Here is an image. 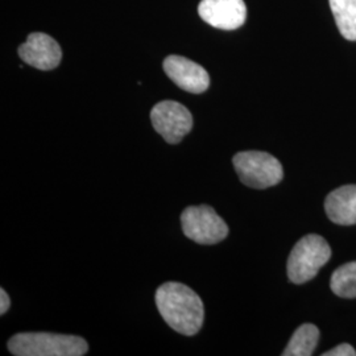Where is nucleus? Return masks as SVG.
<instances>
[{"instance_id": "nucleus-1", "label": "nucleus", "mask_w": 356, "mask_h": 356, "mask_svg": "<svg viewBox=\"0 0 356 356\" xmlns=\"http://www.w3.org/2000/svg\"><path fill=\"white\" fill-rule=\"evenodd\" d=\"M154 300L161 317L173 330L193 337L202 329L204 302L189 286L179 282H165L157 289Z\"/></svg>"}, {"instance_id": "nucleus-2", "label": "nucleus", "mask_w": 356, "mask_h": 356, "mask_svg": "<svg viewBox=\"0 0 356 356\" xmlns=\"http://www.w3.org/2000/svg\"><path fill=\"white\" fill-rule=\"evenodd\" d=\"M16 356H82L89 351L88 342L76 335L51 332H20L7 344Z\"/></svg>"}, {"instance_id": "nucleus-3", "label": "nucleus", "mask_w": 356, "mask_h": 356, "mask_svg": "<svg viewBox=\"0 0 356 356\" xmlns=\"http://www.w3.org/2000/svg\"><path fill=\"white\" fill-rule=\"evenodd\" d=\"M331 257L329 243L317 234H309L294 245L288 259V277L293 284L314 279Z\"/></svg>"}, {"instance_id": "nucleus-4", "label": "nucleus", "mask_w": 356, "mask_h": 356, "mask_svg": "<svg viewBox=\"0 0 356 356\" xmlns=\"http://www.w3.org/2000/svg\"><path fill=\"white\" fill-rule=\"evenodd\" d=\"M232 163L243 184L252 189H268L277 185L284 177L280 161L267 152L236 153Z\"/></svg>"}, {"instance_id": "nucleus-5", "label": "nucleus", "mask_w": 356, "mask_h": 356, "mask_svg": "<svg viewBox=\"0 0 356 356\" xmlns=\"http://www.w3.org/2000/svg\"><path fill=\"white\" fill-rule=\"evenodd\" d=\"M181 226L186 238L204 245L222 242L229 235L226 222L207 204L185 209L181 214Z\"/></svg>"}, {"instance_id": "nucleus-6", "label": "nucleus", "mask_w": 356, "mask_h": 356, "mask_svg": "<svg viewBox=\"0 0 356 356\" xmlns=\"http://www.w3.org/2000/svg\"><path fill=\"white\" fill-rule=\"evenodd\" d=\"M151 122L156 132L169 144H178L193 128L191 111L175 101H163L153 106Z\"/></svg>"}, {"instance_id": "nucleus-7", "label": "nucleus", "mask_w": 356, "mask_h": 356, "mask_svg": "<svg viewBox=\"0 0 356 356\" xmlns=\"http://www.w3.org/2000/svg\"><path fill=\"white\" fill-rule=\"evenodd\" d=\"M198 13L209 26L234 31L245 23L247 7L243 0H202Z\"/></svg>"}, {"instance_id": "nucleus-8", "label": "nucleus", "mask_w": 356, "mask_h": 356, "mask_svg": "<svg viewBox=\"0 0 356 356\" xmlns=\"http://www.w3.org/2000/svg\"><path fill=\"white\" fill-rule=\"evenodd\" d=\"M164 72L179 89L191 94H202L210 86V76L201 65L181 56H169L164 60Z\"/></svg>"}, {"instance_id": "nucleus-9", "label": "nucleus", "mask_w": 356, "mask_h": 356, "mask_svg": "<svg viewBox=\"0 0 356 356\" xmlns=\"http://www.w3.org/2000/svg\"><path fill=\"white\" fill-rule=\"evenodd\" d=\"M19 56L26 65L38 70H51L61 63L63 51L54 38L41 32H35L20 45Z\"/></svg>"}, {"instance_id": "nucleus-10", "label": "nucleus", "mask_w": 356, "mask_h": 356, "mask_svg": "<svg viewBox=\"0 0 356 356\" xmlns=\"http://www.w3.org/2000/svg\"><path fill=\"white\" fill-rule=\"evenodd\" d=\"M325 210L331 222L337 225H356V185H346L331 191Z\"/></svg>"}, {"instance_id": "nucleus-11", "label": "nucleus", "mask_w": 356, "mask_h": 356, "mask_svg": "<svg viewBox=\"0 0 356 356\" xmlns=\"http://www.w3.org/2000/svg\"><path fill=\"white\" fill-rule=\"evenodd\" d=\"M319 330L316 325L305 323L294 331L289 343L284 350V356H310L318 343Z\"/></svg>"}, {"instance_id": "nucleus-12", "label": "nucleus", "mask_w": 356, "mask_h": 356, "mask_svg": "<svg viewBox=\"0 0 356 356\" xmlns=\"http://www.w3.org/2000/svg\"><path fill=\"white\" fill-rule=\"evenodd\" d=\"M329 3L341 35L356 41V0H329Z\"/></svg>"}, {"instance_id": "nucleus-13", "label": "nucleus", "mask_w": 356, "mask_h": 356, "mask_svg": "<svg viewBox=\"0 0 356 356\" xmlns=\"http://www.w3.org/2000/svg\"><path fill=\"white\" fill-rule=\"evenodd\" d=\"M331 291L342 298H356V261L338 268L330 281Z\"/></svg>"}, {"instance_id": "nucleus-14", "label": "nucleus", "mask_w": 356, "mask_h": 356, "mask_svg": "<svg viewBox=\"0 0 356 356\" xmlns=\"http://www.w3.org/2000/svg\"><path fill=\"white\" fill-rule=\"evenodd\" d=\"M323 356H356V351L351 344L342 343L325 353Z\"/></svg>"}, {"instance_id": "nucleus-15", "label": "nucleus", "mask_w": 356, "mask_h": 356, "mask_svg": "<svg viewBox=\"0 0 356 356\" xmlns=\"http://www.w3.org/2000/svg\"><path fill=\"white\" fill-rule=\"evenodd\" d=\"M11 306V300L4 289H0V314L4 316Z\"/></svg>"}]
</instances>
